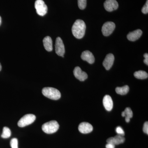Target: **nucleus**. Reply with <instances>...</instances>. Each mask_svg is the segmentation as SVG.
Segmentation results:
<instances>
[{"label":"nucleus","instance_id":"nucleus-1","mask_svg":"<svg viewBox=\"0 0 148 148\" xmlns=\"http://www.w3.org/2000/svg\"><path fill=\"white\" fill-rule=\"evenodd\" d=\"M86 25L84 21L81 19H77L72 28V32L74 37L77 39H82L85 34Z\"/></svg>","mask_w":148,"mask_h":148},{"label":"nucleus","instance_id":"nucleus-2","mask_svg":"<svg viewBox=\"0 0 148 148\" xmlns=\"http://www.w3.org/2000/svg\"><path fill=\"white\" fill-rule=\"evenodd\" d=\"M42 93L45 96L51 100H58L61 97L60 91L58 89L53 88H44L42 89Z\"/></svg>","mask_w":148,"mask_h":148},{"label":"nucleus","instance_id":"nucleus-3","mask_svg":"<svg viewBox=\"0 0 148 148\" xmlns=\"http://www.w3.org/2000/svg\"><path fill=\"white\" fill-rule=\"evenodd\" d=\"M59 127V124L57 121H51L43 125L42 128L44 132L49 134L55 133L58 130Z\"/></svg>","mask_w":148,"mask_h":148},{"label":"nucleus","instance_id":"nucleus-4","mask_svg":"<svg viewBox=\"0 0 148 148\" xmlns=\"http://www.w3.org/2000/svg\"><path fill=\"white\" fill-rule=\"evenodd\" d=\"M36 119L35 115L32 114H28L25 115L19 120L18 122V125L19 127H22L32 124Z\"/></svg>","mask_w":148,"mask_h":148},{"label":"nucleus","instance_id":"nucleus-5","mask_svg":"<svg viewBox=\"0 0 148 148\" xmlns=\"http://www.w3.org/2000/svg\"><path fill=\"white\" fill-rule=\"evenodd\" d=\"M35 8L37 13L40 16H44L47 13V5L43 0H36L35 3Z\"/></svg>","mask_w":148,"mask_h":148},{"label":"nucleus","instance_id":"nucleus-6","mask_svg":"<svg viewBox=\"0 0 148 148\" xmlns=\"http://www.w3.org/2000/svg\"><path fill=\"white\" fill-rule=\"evenodd\" d=\"M115 24L113 22L108 21L103 24L102 28V32L105 36L110 35L115 29Z\"/></svg>","mask_w":148,"mask_h":148},{"label":"nucleus","instance_id":"nucleus-7","mask_svg":"<svg viewBox=\"0 0 148 148\" xmlns=\"http://www.w3.org/2000/svg\"><path fill=\"white\" fill-rule=\"evenodd\" d=\"M56 53L59 56L64 57L65 53V46L63 40L60 37L56 38L55 43Z\"/></svg>","mask_w":148,"mask_h":148},{"label":"nucleus","instance_id":"nucleus-8","mask_svg":"<svg viewBox=\"0 0 148 148\" xmlns=\"http://www.w3.org/2000/svg\"><path fill=\"white\" fill-rule=\"evenodd\" d=\"M105 9L108 12L116 10L118 8V3L116 0H106L104 3Z\"/></svg>","mask_w":148,"mask_h":148},{"label":"nucleus","instance_id":"nucleus-9","mask_svg":"<svg viewBox=\"0 0 148 148\" xmlns=\"http://www.w3.org/2000/svg\"><path fill=\"white\" fill-rule=\"evenodd\" d=\"M73 74L75 77L80 81H84L88 78V75L86 72L83 71L80 67H75L74 69Z\"/></svg>","mask_w":148,"mask_h":148},{"label":"nucleus","instance_id":"nucleus-10","mask_svg":"<svg viewBox=\"0 0 148 148\" xmlns=\"http://www.w3.org/2000/svg\"><path fill=\"white\" fill-rule=\"evenodd\" d=\"M114 61V56L112 53H109L106 56L103 62V66L106 70H109L113 65Z\"/></svg>","mask_w":148,"mask_h":148},{"label":"nucleus","instance_id":"nucleus-11","mask_svg":"<svg viewBox=\"0 0 148 148\" xmlns=\"http://www.w3.org/2000/svg\"><path fill=\"white\" fill-rule=\"evenodd\" d=\"M79 130L83 134L90 133L93 130V127L90 123L87 122L81 123L79 125Z\"/></svg>","mask_w":148,"mask_h":148},{"label":"nucleus","instance_id":"nucleus-12","mask_svg":"<svg viewBox=\"0 0 148 148\" xmlns=\"http://www.w3.org/2000/svg\"><path fill=\"white\" fill-rule=\"evenodd\" d=\"M125 138L122 135H117L114 137H112L108 138L107 140V143L112 144L114 145H119L124 143Z\"/></svg>","mask_w":148,"mask_h":148},{"label":"nucleus","instance_id":"nucleus-13","mask_svg":"<svg viewBox=\"0 0 148 148\" xmlns=\"http://www.w3.org/2000/svg\"><path fill=\"white\" fill-rule=\"evenodd\" d=\"M82 59L84 61H87L90 64H92L95 62V58L93 54L89 51H85L81 56Z\"/></svg>","mask_w":148,"mask_h":148},{"label":"nucleus","instance_id":"nucleus-14","mask_svg":"<svg viewBox=\"0 0 148 148\" xmlns=\"http://www.w3.org/2000/svg\"><path fill=\"white\" fill-rule=\"evenodd\" d=\"M143 34V32L140 29H137L133 32H130L127 34V39L130 41H135L140 38Z\"/></svg>","mask_w":148,"mask_h":148},{"label":"nucleus","instance_id":"nucleus-15","mask_svg":"<svg viewBox=\"0 0 148 148\" xmlns=\"http://www.w3.org/2000/svg\"><path fill=\"white\" fill-rule=\"evenodd\" d=\"M103 106L105 109L108 111H111L113 107V102L110 96L105 95L103 99Z\"/></svg>","mask_w":148,"mask_h":148},{"label":"nucleus","instance_id":"nucleus-16","mask_svg":"<svg viewBox=\"0 0 148 148\" xmlns=\"http://www.w3.org/2000/svg\"><path fill=\"white\" fill-rule=\"evenodd\" d=\"M44 47L46 50L48 51H51L53 50L52 40L50 37H45L43 40Z\"/></svg>","mask_w":148,"mask_h":148},{"label":"nucleus","instance_id":"nucleus-17","mask_svg":"<svg viewBox=\"0 0 148 148\" xmlns=\"http://www.w3.org/2000/svg\"><path fill=\"white\" fill-rule=\"evenodd\" d=\"M122 116L125 117V121L126 122L129 123L130 121V119L133 116V113L131 109L129 108H125L124 111L122 112Z\"/></svg>","mask_w":148,"mask_h":148},{"label":"nucleus","instance_id":"nucleus-18","mask_svg":"<svg viewBox=\"0 0 148 148\" xmlns=\"http://www.w3.org/2000/svg\"><path fill=\"white\" fill-rule=\"evenodd\" d=\"M134 76L138 79H145L147 78L148 75L147 73L145 71H139L135 72L134 74Z\"/></svg>","mask_w":148,"mask_h":148},{"label":"nucleus","instance_id":"nucleus-19","mask_svg":"<svg viewBox=\"0 0 148 148\" xmlns=\"http://www.w3.org/2000/svg\"><path fill=\"white\" fill-rule=\"evenodd\" d=\"M129 90V86L127 85L124 86L123 87H118L116 88V91L117 94L125 95L127 94Z\"/></svg>","mask_w":148,"mask_h":148},{"label":"nucleus","instance_id":"nucleus-20","mask_svg":"<svg viewBox=\"0 0 148 148\" xmlns=\"http://www.w3.org/2000/svg\"><path fill=\"white\" fill-rule=\"evenodd\" d=\"M11 135V130L8 127H5L3 128L2 134L1 135V137L3 138H8L10 137Z\"/></svg>","mask_w":148,"mask_h":148},{"label":"nucleus","instance_id":"nucleus-21","mask_svg":"<svg viewBox=\"0 0 148 148\" xmlns=\"http://www.w3.org/2000/svg\"><path fill=\"white\" fill-rule=\"evenodd\" d=\"M78 5L80 9H84L86 6V0H78Z\"/></svg>","mask_w":148,"mask_h":148},{"label":"nucleus","instance_id":"nucleus-22","mask_svg":"<svg viewBox=\"0 0 148 148\" xmlns=\"http://www.w3.org/2000/svg\"><path fill=\"white\" fill-rule=\"evenodd\" d=\"M10 146L12 148H18V140L16 138H13L10 141Z\"/></svg>","mask_w":148,"mask_h":148},{"label":"nucleus","instance_id":"nucleus-23","mask_svg":"<svg viewBox=\"0 0 148 148\" xmlns=\"http://www.w3.org/2000/svg\"><path fill=\"white\" fill-rule=\"evenodd\" d=\"M116 131L118 135H122V136H124L125 135L124 131L122 129V128L120 126H118L116 129Z\"/></svg>","mask_w":148,"mask_h":148},{"label":"nucleus","instance_id":"nucleus-24","mask_svg":"<svg viewBox=\"0 0 148 148\" xmlns=\"http://www.w3.org/2000/svg\"><path fill=\"white\" fill-rule=\"evenodd\" d=\"M142 12L144 14H147L148 13V0H147L145 4L143 7L142 9Z\"/></svg>","mask_w":148,"mask_h":148},{"label":"nucleus","instance_id":"nucleus-25","mask_svg":"<svg viewBox=\"0 0 148 148\" xmlns=\"http://www.w3.org/2000/svg\"><path fill=\"white\" fill-rule=\"evenodd\" d=\"M143 132L145 133L148 134V121H146L145 123L144 124L143 128Z\"/></svg>","mask_w":148,"mask_h":148},{"label":"nucleus","instance_id":"nucleus-26","mask_svg":"<svg viewBox=\"0 0 148 148\" xmlns=\"http://www.w3.org/2000/svg\"><path fill=\"white\" fill-rule=\"evenodd\" d=\"M145 59L144 60V62L146 65H148V54L147 53H145L144 55Z\"/></svg>","mask_w":148,"mask_h":148},{"label":"nucleus","instance_id":"nucleus-27","mask_svg":"<svg viewBox=\"0 0 148 148\" xmlns=\"http://www.w3.org/2000/svg\"><path fill=\"white\" fill-rule=\"evenodd\" d=\"M106 148H115V145L112 144H110V143H107L106 145Z\"/></svg>","mask_w":148,"mask_h":148},{"label":"nucleus","instance_id":"nucleus-28","mask_svg":"<svg viewBox=\"0 0 148 148\" xmlns=\"http://www.w3.org/2000/svg\"><path fill=\"white\" fill-rule=\"evenodd\" d=\"M1 17L0 16V26H1Z\"/></svg>","mask_w":148,"mask_h":148},{"label":"nucleus","instance_id":"nucleus-29","mask_svg":"<svg viewBox=\"0 0 148 148\" xmlns=\"http://www.w3.org/2000/svg\"><path fill=\"white\" fill-rule=\"evenodd\" d=\"M1 69H2L1 65V63H0V71H1Z\"/></svg>","mask_w":148,"mask_h":148}]
</instances>
